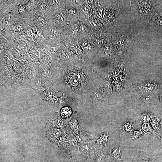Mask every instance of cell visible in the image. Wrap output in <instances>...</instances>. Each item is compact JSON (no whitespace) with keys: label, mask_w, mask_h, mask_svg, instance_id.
Returning <instances> with one entry per match:
<instances>
[{"label":"cell","mask_w":162,"mask_h":162,"mask_svg":"<svg viewBox=\"0 0 162 162\" xmlns=\"http://www.w3.org/2000/svg\"><path fill=\"white\" fill-rule=\"evenodd\" d=\"M161 53H162V48H161Z\"/></svg>","instance_id":"cell-8"},{"label":"cell","mask_w":162,"mask_h":162,"mask_svg":"<svg viewBox=\"0 0 162 162\" xmlns=\"http://www.w3.org/2000/svg\"><path fill=\"white\" fill-rule=\"evenodd\" d=\"M60 113L61 116L62 118H69L71 114V108L69 107H64L61 110Z\"/></svg>","instance_id":"cell-4"},{"label":"cell","mask_w":162,"mask_h":162,"mask_svg":"<svg viewBox=\"0 0 162 162\" xmlns=\"http://www.w3.org/2000/svg\"><path fill=\"white\" fill-rule=\"evenodd\" d=\"M53 124V125L59 128L62 127L64 125L63 121L60 119L56 120Z\"/></svg>","instance_id":"cell-7"},{"label":"cell","mask_w":162,"mask_h":162,"mask_svg":"<svg viewBox=\"0 0 162 162\" xmlns=\"http://www.w3.org/2000/svg\"><path fill=\"white\" fill-rule=\"evenodd\" d=\"M110 162H122L121 159L122 147L120 145H117L114 147L111 145Z\"/></svg>","instance_id":"cell-2"},{"label":"cell","mask_w":162,"mask_h":162,"mask_svg":"<svg viewBox=\"0 0 162 162\" xmlns=\"http://www.w3.org/2000/svg\"><path fill=\"white\" fill-rule=\"evenodd\" d=\"M70 127L76 134H78V125L77 120L73 119L70 121L69 124Z\"/></svg>","instance_id":"cell-5"},{"label":"cell","mask_w":162,"mask_h":162,"mask_svg":"<svg viewBox=\"0 0 162 162\" xmlns=\"http://www.w3.org/2000/svg\"><path fill=\"white\" fill-rule=\"evenodd\" d=\"M134 124L131 122H128L124 124L123 130L129 132H131L134 129Z\"/></svg>","instance_id":"cell-6"},{"label":"cell","mask_w":162,"mask_h":162,"mask_svg":"<svg viewBox=\"0 0 162 162\" xmlns=\"http://www.w3.org/2000/svg\"><path fill=\"white\" fill-rule=\"evenodd\" d=\"M131 2L132 12L136 19H149L156 12L158 4L156 1Z\"/></svg>","instance_id":"cell-1"},{"label":"cell","mask_w":162,"mask_h":162,"mask_svg":"<svg viewBox=\"0 0 162 162\" xmlns=\"http://www.w3.org/2000/svg\"><path fill=\"white\" fill-rule=\"evenodd\" d=\"M152 24L155 26L162 27V10L158 5L152 19Z\"/></svg>","instance_id":"cell-3"}]
</instances>
